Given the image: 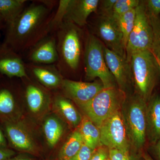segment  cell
I'll use <instances>...</instances> for the list:
<instances>
[{
    "label": "cell",
    "mask_w": 160,
    "mask_h": 160,
    "mask_svg": "<svg viewBox=\"0 0 160 160\" xmlns=\"http://www.w3.org/2000/svg\"><path fill=\"white\" fill-rule=\"evenodd\" d=\"M58 1H32L7 25L3 44L22 55L50 33V24Z\"/></svg>",
    "instance_id": "6da1fadb"
},
{
    "label": "cell",
    "mask_w": 160,
    "mask_h": 160,
    "mask_svg": "<svg viewBox=\"0 0 160 160\" xmlns=\"http://www.w3.org/2000/svg\"><path fill=\"white\" fill-rule=\"evenodd\" d=\"M55 33L58 56L56 66L65 78L67 74L77 72L84 61L83 33L82 28L66 21Z\"/></svg>",
    "instance_id": "7a4b0ae2"
},
{
    "label": "cell",
    "mask_w": 160,
    "mask_h": 160,
    "mask_svg": "<svg viewBox=\"0 0 160 160\" xmlns=\"http://www.w3.org/2000/svg\"><path fill=\"white\" fill-rule=\"evenodd\" d=\"M129 62L134 93L147 102L160 73L157 59L151 50H146L132 54Z\"/></svg>",
    "instance_id": "3957f363"
},
{
    "label": "cell",
    "mask_w": 160,
    "mask_h": 160,
    "mask_svg": "<svg viewBox=\"0 0 160 160\" xmlns=\"http://www.w3.org/2000/svg\"><path fill=\"white\" fill-rule=\"evenodd\" d=\"M147 103L134 93L126 96L122 108L130 147L136 150L142 149L147 139Z\"/></svg>",
    "instance_id": "277c9868"
},
{
    "label": "cell",
    "mask_w": 160,
    "mask_h": 160,
    "mask_svg": "<svg viewBox=\"0 0 160 160\" xmlns=\"http://www.w3.org/2000/svg\"><path fill=\"white\" fill-rule=\"evenodd\" d=\"M126 96L118 86L104 88L91 101L78 106L99 128L106 120L122 110Z\"/></svg>",
    "instance_id": "5b68a950"
},
{
    "label": "cell",
    "mask_w": 160,
    "mask_h": 160,
    "mask_svg": "<svg viewBox=\"0 0 160 160\" xmlns=\"http://www.w3.org/2000/svg\"><path fill=\"white\" fill-rule=\"evenodd\" d=\"M84 72L87 81L98 78L104 88L118 86L109 71L103 52V44L95 35L89 32L86 36L84 55Z\"/></svg>",
    "instance_id": "8992f818"
},
{
    "label": "cell",
    "mask_w": 160,
    "mask_h": 160,
    "mask_svg": "<svg viewBox=\"0 0 160 160\" xmlns=\"http://www.w3.org/2000/svg\"><path fill=\"white\" fill-rule=\"evenodd\" d=\"M153 31L146 12L144 1H140L136 8L134 26L126 48V60L130 62L132 55L138 52L151 50Z\"/></svg>",
    "instance_id": "52a82bcc"
},
{
    "label": "cell",
    "mask_w": 160,
    "mask_h": 160,
    "mask_svg": "<svg viewBox=\"0 0 160 160\" xmlns=\"http://www.w3.org/2000/svg\"><path fill=\"white\" fill-rule=\"evenodd\" d=\"M99 129L101 145L129 155L131 147L122 109L106 120Z\"/></svg>",
    "instance_id": "ba28073f"
},
{
    "label": "cell",
    "mask_w": 160,
    "mask_h": 160,
    "mask_svg": "<svg viewBox=\"0 0 160 160\" xmlns=\"http://www.w3.org/2000/svg\"><path fill=\"white\" fill-rule=\"evenodd\" d=\"M103 52L106 65L114 77L118 88L126 96L130 95L129 90L131 85H133L130 62L126 58L109 50L104 45Z\"/></svg>",
    "instance_id": "9c48e42d"
},
{
    "label": "cell",
    "mask_w": 160,
    "mask_h": 160,
    "mask_svg": "<svg viewBox=\"0 0 160 160\" xmlns=\"http://www.w3.org/2000/svg\"><path fill=\"white\" fill-rule=\"evenodd\" d=\"M96 32L108 49L126 59L122 35L117 22L112 17L100 16L96 26Z\"/></svg>",
    "instance_id": "30bf717a"
},
{
    "label": "cell",
    "mask_w": 160,
    "mask_h": 160,
    "mask_svg": "<svg viewBox=\"0 0 160 160\" xmlns=\"http://www.w3.org/2000/svg\"><path fill=\"white\" fill-rule=\"evenodd\" d=\"M61 88L66 97L79 106L91 101L104 87L100 80L90 82L64 78Z\"/></svg>",
    "instance_id": "8fae6325"
},
{
    "label": "cell",
    "mask_w": 160,
    "mask_h": 160,
    "mask_svg": "<svg viewBox=\"0 0 160 160\" xmlns=\"http://www.w3.org/2000/svg\"><path fill=\"white\" fill-rule=\"evenodd\" d=\"M27 63L56 65L58 59L55 33H49L26 52Z\"/></svg>",
    "instance_id": "7c38bea8"
},
{
    "label": "cell",
    "mask_w": 160,
    "mask_h": 160,
    "mask_svg": "<svg viewBox=\"0 0 160 160\" xmlns=\"http://www.w3.org/2000/svg\"><path fill=\"white\" fill-rule=\"evenodd\" d=\"M0 73L9 78L22 79L29 76L22 55L3 43L0 45Z\"/></svg>",
    "instance_id": "4fadbf2b"
},
{
    "label": "cell",
    "mask_w": 160,
    "mask_h": 160,
    "mask_svg": "<svg viewBox=\"0 0 160 160\" xmlns=\"http://www.w3.org/2000/svg\"><path fill=\"white\" fill-rule=\"evenodd\" d=\"M27 74L31 75L43 86L55 89L62 87L64 78L56 65H42L26 62Z\"/></svg>",
    "instance_id": "5bb4252c"
},
{
    "label": "cell",
    "mask_w": 160,
    "mask_h": 160,
    "mask_svg": "<svg viewBox=\"0 0 160 160\" xmlns=\"http://www.w3.org/2000/svg\"><path fill=\"white\" fill-rule=\"evenodd\" d=\"M99 0H71L64 21L82 28L87 24L89 16L97 12Z\"/></svg>",
    "instance_id": "9a60e30c"
},
{
    "label": "cell",
    "mask_w": 160,
    "mask_h": 160,
    "mask_svg": "<svg viewBox=\"0 0 160 160\" xmlns=\"http://www.w3.org/2000/svg\"><path fill=\"white\" fill-rule=\"evenodd\" d=\"M146 137L154 145L160 139V95L152 94L147 103Z\"/></svg>",
    "instance_id": "2e32d148"
},
{
    "label": "cell",
    "mask_w": 160,
    "mask_h": 160,
    "mask_svg": "<svg viewBox=\"0 0 160 160\" xmlns=\"http://www.w3.org/2000/svg\"><path fill=\"white\" fill-rule=\"evenodd\" d=\"M25 79L26 83L24 91V98L30 111L37 113L48 102L49 94L41 86L32 82L29 76Z\"/></svg>",
    "instance_id": "e0dca14e"
},
{
    "label": "cell",
    "mask_w": 160,
    "mask_h": 160,
    "mask_svg": "<svg viewBox=\"0 0 160 160\" xmlns=\"http://www.w3.org/2000/svg\"><path fill=\"white\" fill-rule=\"evenodd\" d=\"M6 129L7 136L15 148L24 151H31L33 149V141L22 127L17 124L8 123Z\"/></svg>",
    "instance_id": "ac0fdd59"
},
{
    "label": "cell",
    "mask_w": 160,
    "mask_h": 160,
    "mask_svg": "<svg viewBox=\"0 0 160 160\" xmlns=\"http://www.w3.org/2000/svg\"><path fill=\"white\" fill-rule=\"evenodd\" d=\"M79 131L83 142L93 150L102 146L100 138V129L86 116L82 118Z\"/></svg>",
    "instance_id": "d6986e66"
},
{
    "label": "cell",
    "mask_w": 160,
    "mask_h": 160,
    "mask_svg": "<svg viewBox=\"0 0 160 160\" xmlns=\"http://www.w3.org/2000/svg\"><path fill=\"white\" fill-rule=\"evenodd\" d=\"M29 2L26 0H0V16L6 26L22 12Z\"/></svg>",
    "instance_id": "ffe728a7"
},
{
    "label": "cell",
    "mask_w": 160,
    "mask_h": 160,
    "mask_svg": "<svg viewBox=\"0 0 160 160\" xmlns=\"http://www.w3.org/2000/svg\"><path fill=\"white\" fill-rule=\"evenodd\" d=\"M55 102L64 117L71 126L74 127L79 126L82 118L68 98L58 96L55 97Z\"/></svg>",
    "instance_id": "44dd1931"
},
{
    "label": "cell",
    "mask_w": 160,
    "mask_h": 160,
    "mask_svg": "<svg viewBox=\"0 0 160 160\" xmlns=\"http://www.w3.org/2000/svg\"><path fill=\"white\" fill-rule=\"evenodd\" d=\"M83 143L79 131H75L62 147L59 155V160H71L78 153Z\"/></svg>",
    "instance_id": "7402d4cb"
},
{
    "label": "cell",
    "mask_w": 160,
    "mask_h": 160,
    "mask_svg": "<svg viewBox=\"0 0 160 160\" xmlns=\"http://www.w3.org/2000/svg\"><path fill=\"white\" fill-rule=\"evenodd\" d=\"M43 130L48 145L52 147L58 142L64 130L62 125L59 120L56 118L51 117L45 121Z\"/></svg>",
    "instance_id": "603a6c76"
},
{
    "label": "cell",
    "mask_w": 160,
    "mask_h": 160,
    "mask_svg": "<svg viewBox=\"0 0 160 160\" xmlns=\"http://www.w3.org/2000/svg\"><path fill=\"white\" fill-rule=\"evenodd\" d=\"M135 16V9L123 15L117 21L122 35L123 44L126 50L129 35L134 26Z\"/></svg>",
    "instance_id": "cb8c5ba5"
},
{
    "label": "cell",
    "mask_w": 160,
    "mask_h": 160,
    "mask_svg": "<svg viewBox=\"0 0 160 160\" xmlns=\"http://www.w3.org/2000/svg\"><path fill=\"white\" fill-rule=\"evenodd\" d=\"M16 98L14 93L10 89H0V113L8 114L11 113L15 107Z\"/></svg>",
    "instance_id": "d4e9b609"
},
{
    "label": "cell",
    "mask_w": 160,
    "mask_h": 160,
    "mask_svg": "<svg viewBox=\"0 0 160 160\" xmlns=\"http://www.w3.org/2000/svg\"><path fill=\"white\" fill-rule=\"evenodd\" d=\"M71 0H60L58 1L57 9L50 24V33H54L64 22L65 16Z\"/></svg>",
    "instance_id": "484cf974"
},
{
    "label": "cell",
    "mask_w": 160,
    "mask_h": 160,
    "mask_svg": "<svg viewBox=\"0 0 160 160\" xmlns=\"http://www.w3.org/2000/svg\"><path fill=\"white\" fill-rule=\"evenodd\" d=\"M140 2L138 0H117L113 8L112 18L117 21L123 15L136 9Z\"/></svg>",
    "instance_id": "4316f807"
},
{
    "label": "cell",
    "mask_w": 160,
    "mask_h": 160,
    "mask_svg": "<svg viewBox=\"0 0 160 160\" xmlns=\"http://www.w3.org/2000/svg\"><path fill=\"white\" fill-rule=\"evenodd\" d=\"M152 31L153 39L151 51L160 62V18H149Z\"/></svg>",
    "instance_id": "83f0119b"
},
{
    "label": "cell",
    "mask_w": 160,
    "mask_h": 160,
    "mask_svg": "<svg viewBox=\"0 0 160 160\" xmlns=\"http://www.w3.org/2000/svg\"><path fill=\"white\" fill-rule=\"evenodd\" d=\"M146 12L149 18L158 17L160 14V0L144 1Z\"/></svg>",
    "instance_id": "f1b7e54d"
},
{
    "label": "cell",
    "mask_w": 160,
    "mask_h": 160,
    "mask_svg": "<svg viewBox=\"0 0 160 160\" xmlns=\"http://www.w3.org/2000/svg\"><path fill=\"white\" fill-rule=\"evenodd\" d=\"M117 0H103L100 1L99 6L100 16L112 17L113 8Z\"/></svg>",
    "instance_id": "f546056e"
},
{
    "label": "cell",
    "mask_w": 160,
    "mask_h": 160,
    "mask_svg": "<svg viewBox=\"0 0 160 160\" xmlns=\"http://www.w3.org/2000/svg\"><path fill=\"white\" fill-rule=\"evenodd\" d=\"M95 150L83 143L78 153L71 160H89Z\"/></svg>",
    "instance_id": "4dcf8cb0"
},
{
    "label": "cell",
    "mask_w": 160,
    "mask_h": 160,
    "mask_svg": "<svg viewBox=\"0 0 160 160\" xmlns=\"http://www.w3.org/2000/svg\"><path fill=\"white\" fill-rule=\"evenodd\" d=\"M108 158L109 149L102 145L95 149L89 160H107Z\"/></svg>",
    "instance_id": "1f68e13d"
},
{
    "label": "cell",
    "mask_w": 160,
    "mask_h": 160,
    "mask_svg": "<svg viewBox=\"0 0 160 160\" xmlns=\"http://www.w3.org/2000/svg\"><path fill=\"white\" fill-rule=\"evenodd\" d=\"M109 158L110 160H131L129 155L114 149H109Z\"/></svg>",
    "instance_id": "d6a6232c"
},
{
    "label": "cell",
    "mask_w": 160,
    "mask_h": 160,
    "mask_svg": "<svg viewBox=\"0 0 160 160\" xmlns=\"http://www.w3.org/2000/svg\"><path fill=\"white\" fill-rule=\"evenodd\" d=\"M14 152L7 149H0V160H9L13 155Z\"/></svg>",
    "instance_id": "836d02e7"
},
{
    "label": "cell",
    "mask_w": 160,
    "mask_h": 160,
    "mask_svg": "<svg viewBox=\"0 0 160 160\" xmlns=\"http://www.w3.org/2000/svg\"><path fill=\"white\" fill-rule=\"evenodd\" d=\"M154 151L159 159L160 160V139L154 145Z\"/></svg>",
    "instance_id": "e575fe53"
},
{
    "label": "cell",
    "mask_w": 160,
    "mask_h": 160,
    "mask_svg": "<svg viewBox=\"0 0 160 160\" xmlns=\"http://www.w3.org/2000/svg\"><path fill=\"white\" fill-rule=\"evenodd\" d=\"M6 146V141L2 132L0 130V147H4Z\"/></svg>",
    "instance_id": "d590c367"
},
{
    "label": "cell",
    "mask_w": 160,
    "mask_h": 160,
    "mask_svg": "<svg viewBox=\"0 0 160 160\" xmlns=\"http://www.w3.org/2000/svg\"><path fill=\"white\" fill-rule=\"evenodd\" d=\"M143 157L144 160H154L147 152H144L143 153Z\"/></svg>",
    "instance_id": "8d00e7d4"
},
{
    "label": "cell",
    "mask_w": 160,
    "mask_h": 160,
    "mask_svg": "<svg viewBox=\"0 0 160 160\" xmlns=\"http://www.w3.org/2000/svg\"><path fill=\"white\" fill-rule=\"evenodd\" d=\"M11 160H32L29 158L24 157H18L15 158Z\"/></svg>",
    "instance_id": "74e56055"
},
{
    "label": "cell",
    "mask_w": 160,
    "mask_h": 160,
    "mask_svg": "<svg viewBox=\"0 0 160 160\" xmlns=\"http://www.w3.org/2000/svg\"><path fill=\"white\" fill-rule=\"evenodd\" d=\"M4 22L0 16V30H1V28H2V26L3 22Z\"/></svg>",
    "instance_id": "f35d334b"
},
{
    "label": "cell",
    "mask_w": 160,
    "mask_h": 160,
    "mask_svg": "<svg viewBox=\"0 0 160 160\" xmlns=\"http://www.w3.org/2000/svg\"><path fill=\"white\" fill-rule=\"evenodd\" d=\"M157 61H158V63L159 66L160 71V61H158V60H157Z\"/></svg>",
    "instance_id": "ab89813d"
},
{
    "label": "cell",
    "mask_w": 160,
    "mask_h": 160,
    "mask_svg": "<svg viewBox=\"0 0 160 160\" xmlns=\"http://www.w3.org/2000/svg\"><path fill=\"white\" fill-rule=\"evenodd\" d=\"M107 160H109V158H108V159H107Z\"/></svg>",
    "instance_id": "60d3db41"
}]
</instances>
